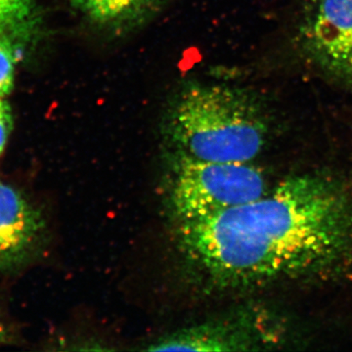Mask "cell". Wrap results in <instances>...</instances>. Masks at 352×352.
<instances>
[{"mask_svg": "<svg viewBox=\"0 0 352 352\" xmlns=\"http://www.w3.org/2000/svg\"><path fill=\"white\" fill-rule=\"evenodd\" d=\"M185 258L219 289L314 274L352 254V198L320 175L292 176L256 200L179 224Z\"/></svg>", "mask_w": 352, "mask_h": 352, "instance_id": "6da1fadb", "label": "cell"}, {"mask_svg": "<svg viewBox=\"0 0 352 352\" xmlns=\"http://www.w3.org/2000/svg\"><path fill=\"white\" fill-rule=\"evenodd\" d=\"M162 126L173 153L219 163H251L268 133L263 106L251 92L199 82L173 95Z\"/></svg>", "mask_w": 352, "mask_h": 352, "instance_id": "7a4b0ae2", "label": "cell"}, {"mask_svg": "<svg viewBox=\"0 0 352 352\" xmlns=\"http://www.w3.org/2000/svg\"><path fill=\"white\" fill-rule=\"evenodd\" d=\"M170 201L180 222L212 217L261 198L265 178L251 163L201 161L173 153Z\"/></svg>", "mask_w": 352, "mask_h": 352, "instance_id": "3957f363", "label": "cell"}, {"mask_svg": "<svg viewBox=\"0 0 352 352\" xmlns=\"http://www.w3.org/2000/svg\"><path fill=\"white\" fill-rule=\"evenodd\" d=\"M302 32L315 63L352 83V0H314Z\"/></svg>", "mask_w": 352, "mask_h": 352, "instance_id": "277c9868", "label": "cell"}, {"mask_svg": "<svg viewBox=\"0 0 352 352\" xmlns=\"http://www.w3.org/2000/svg\"><path fill=\"white\" fill-rule=\"evenodd\" d=\"M258 318L245 314L204 322L153 342L150 351H245L270 342Z\"/></svg>", "mask_w": 352, "mask_h": 352, "instance_id": "5b68a950", "label": "cell"}, {"mask_svg": "<svg viewBox=\"0 0 352 352\" xmlns=\"http://www.w3.org/2000/svg\"><path fill=\"white\" fill-rule=\"evenodd\" d=\"M43 230L38 208L19 190L0 182V271L12 270L29 258Z\"/></svg>", "mask_w": 352, "mask_h": 352, "instance_id": "8992f818", "label": "cell"}, {"mask_svg": "<svg viewBox=\"0 0 352 352\" xmlns=\"http://www.w3.org/2000/svg\"><path fill=\"white\" fill-rule=\"evenodd\" d=\"M164 0H69L90 23L104 31L126 32L145 24Z\"/></svg>", "mask_w": 352, "mask_h": 352, "instance_id": "52a82bcc", "label": "cell"}, {"mask_svg": "<svg viewBox=\"0 0 352 352\" xmlns=\"http://www.w3.org/2000/svg\"><path fill=\"white\" fill-rule=\"evenodd\" d=\"M34 0H0V38H23L34 25Z\"/></svg>", "mask_w": 352, "mask_h": 352, "instance_id": "ba28073f", "label": "cell"}, {"mask_svg": "<svg viewBox=\"0 0 352 352\" xmlns=\"http://www.w3.org/2000/svg\"><path fill=\"white\" fill-rule=\"evenodd\" d=\"M16 51L12 41L0 38V97L13 89L15 80Z\"/></svg>", "mask_w": 352, "mask_h": 352, "instance_id": "9c48e42d", "label": "cell"}, {"mask_svg": "<svg viewBox=\"0 0 352 352\" xmlns=\"http://www.w3.org/2000/svg\"><path fill=\"white\" fill-rule=\"evenodd\" d=\"M13 115L10 105L0 97V156L6 150L13 129Z\"/></svg>", "mask_w": 352, "mask_h": 352, "instance_id": "30bf717a", "label": "cell"}, {"mask_svg": "<svg viewBox=\"0 0 352 352\" xmlns=\"http://www.w3.org/2000/svg\"><path fill=\"white\" fill-rule=\"evenodd\" d=\"M7 340V332L6 326H4L3 322L1 320V316H0V346L4 342H6Z\"/></svg>", "mask_w": 352, "mask_h": 352, "instance_id": "8fae6325", "label": "cell"}]
</instances>
